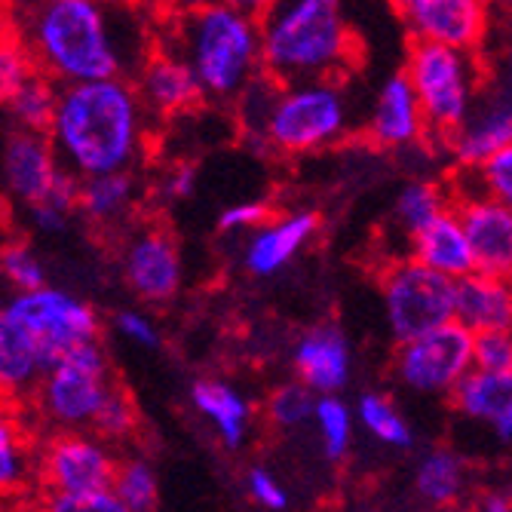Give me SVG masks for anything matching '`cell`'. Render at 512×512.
I'll use <instances>...</instances> for the list:
<instances>
[{
    "label": "cell",
    "mask_w": 512,
    "mask_h": 512,
    "mask_svg": "<svg viewBox=\"0 0 512 512\" xmlns=\"http://www.w3.org/2000/svg\"><path fill=\"white\" fill-rule=\"evenodd\" d=\"M13 34L37 74L59 86L126 80L151 56L138 16L99 0H43L13 10Z\"/></svg>",
    "instance_id": "6da1fadb"
},
{
    "label": "cell",
    "mask_w": 512,
    "mask_h": 512,
    "mask_svg": "<svg viewBox=\"0 0 512 512\" xmlns=\"http://www.w3.org/2000/svg\"><path fill=\"white\" fill-rule=\"evenodd\" d=\"M148 117L132 80L59 86L46 138L74 178L132 172L148 142Z\"/></svg>",
    "instance_id": "7a4b0ae2"
},
{
    "label": "cell",
    "mask_w": 512,
    "mask_h": 512,
    "mask_svg": "<svg viewBox=\"0 0 512 512\" xmlns=\"http://www.w3.org/2000/svg\"><path fill=\"white\" fill-rule=\"evenodd\" d=\"M261 74L279 86L338 80L350 65L356 37L338 0H283L258 16Z\"/></svg>",
    "instance_id": "3957f363"
},
{
    "label": "cell",
    "mask_w": 512,
    "mask_h": 512,
    "mask_svg": "<svg viewBox=\"0 0 512 512\" xmlns=\"http://www.w3.org/2000/svg\"><path fill=\"white\" fill-rule=\"evenodd\" d=\"M261 7L203 4L178 19L175 46H163L191 68L203 99L234 102L261 74Z\"/></svg>",
    "instance_id": "277c9868"
},
{
    "label": "cell",
    "mask_w": 512,
    "mask_h": 512,
    "mask_svg": "<svg viewBox=\"0 0 512 512\" xmlns=\"http://www.w3.org/2000/svg\"><path fill=\"white\" fill-rule=\"evenodd\" d=\"M353 129V108L341 80L279 86L264 123V142L279 154H313L338 145Z\"/></svg>",
    "instance_id": "5b68a950"
},
{
    "label": "cell",
    "mask_w": 512,
    "mask_h": 512,
    "mask_svg": "<svg viewBox=\"0 0 512 512\" xmlns=\"http://www.w3.org/2000/svg\"><path fill=\"white\" fill-rule=\"evenodd\" d=\"M402 74L424 111L427 135L442 138V142L470 114L482 83L479 56L433 43H411Z\"/></svg>",
    "instance_id": "8992f818"
},
{
    "label": "cell",
    "mask_w": 512,
    "mask_h": 512,
    "mask_svg": "<svg viewBox=\"0 0 512 512\" xmlns=\"http://www.w3.org/2000/svg\"><path fill=\"white\" fill-rule=\"evenodd\" d=\"M114 387L102 341H89L43 371L34 387V405L43 421L59 430H89Z\"/></svg>",
    "instance_id": "52a82bcc"
},
{
    "label": "cell",
    "mask_w": 512,
    "mask_h": 512,
    "mask_svg": "<svg viewBox=\"0 0 512 512\" xmlns=\"http://www.w3.org/2000/svg\"><path fill=\"white\" fill-rule=\"evenodd\" d=\"M4 310L16 322V329L34 344L43 371L74 347L99 341L102 332L96 307L56 286L16 292Z\"/></svg>",
    "instance_id": "ba28073f"
},
{
    "label": "cell",
    "mask_w": 512,
    "mask_h": 512,
    "mask_svg": "<svg viewBox=\"0 0 512 512\" xmlns=\"http://www.w3.org/2000/svg\"><path fill=\"white\" fill-rule=\"evenodd\" d=\"M381 298L396 344L454 322V283L411 258L393 261L381 276Z\"/></svg>",
    "instance_id": "9c48e42d"
},
{
    "label": "cell",
    "mask_w": 512,
    "mask_h": 512,
    "mask_svg": "<svg viewBox=\"0 0 512 512\" xmlns=\"http://www.w3.org/2000/svg\"><path fill=\"white\" fill-rule=\"evenodd\" d=\"M393 371L402 387L424 396H451V390L473 371V332L457 322L405 341L396 350Z\"/></svg>",
    "instance_id": "30bf717a"
},
{
    "label": "cell",
    "mask_w": 512,
    "mask_h": 512,
    "mask_svg": "<svg viewBox=\"0 0 512 512\" xmlns=\"http://www.w3.org/2000/svg\"><path fill=\"white\" fill-rule=\"evenodd\" d=\"M117 451L89 430H59L37 451V479L46 494L111 491Z\"/></svg>",
    "instance_id": "8fae6325"
},
{
    "label": "cell",
    "mask_w": 512,
    "mask_h": 512,
    "mask_svg": "<svg viewBox=\"0 0 512 512\" xmlns=\"http://www.w3.org/2000/svg\"><path fill=\"white\" fill-rule=\"evenodd\" d=\"M396 13L411 43H433L479 56L491 31V7L482 0H402Z\"/></svg>",
    "instance_id": "7c38bea8"
},
{
    "label": "cell",
    "mask_w": 512,
    "mask_h": 512,
    "mask_svg": "<svg viewBox=\"0 0 512 512\" xmlns=\"http://www.w3.org/2000/svg\"><path fill=\"white\" fill-rule=\"evenodd\" d=\"M123 276L135 298L148 304L172 301L184 283V261L178 243L157 227L135 234L123 252Z\"/></svg>",
    "instance_id": "4fadbf2b"
},
{
    "label": "cell",
    "mask_w": 512,
    "mask_h": 512,
    "mask_svg": "<svg viewBox=\"0 0 512 512\" xmlns=\"http://www.w3.org/2000/svg\"><path fill=\"white\" fill-rule=\"evenodd\" d=\"M460 169H476L497 151L512 148V105L509 89L479 92L470 114L445 138Z\"/></svg>",
    "instance_id": "5bb4252c"
},
{
    "label": "cell",
    "mask_w": 512,
    "mask_h": 512,
    "mask_svg": "<svg viewBox=\"0 0 512 512\" xmlns=\"http://www.w3.org/2000/svg\"><path fill=\"white\" fill-rule=\"evenodd\" d=\"M59 175H62V163L43 132L16 129L7 138L4 154H0V178H4V191L16 203L37 206L53 191Z\"/></svg>",
    "instance_id": "9a60e30c"
},
{
    "label": "cell",
    "mask_w": 512,
    "mask_h": 512,
    "mask_svg": "<svg viewBox=\"0 0 512 512\" xmlns=\"http://www.w3.org/2000/svg\"><path fill=\"white\" fill-rule=\"evenodd\" d=\"M292 365L298 384H304L313 396H338L353 375L350 341L332 322L313 325L295 341Z\"/></svg>",
    "instance_id": "2e32d148"
},
{
    "label": "cell",
    "mask_w": 512,
    "mask_h": 512,
    "mask_svg": "<svg viewBox=\"0 0 512 512\" xmlns=\"http://www.w3.org/2000/svg\"><path fill=\"white\" fill-rule=\"evenodd\" d=\"M457 221L467 234L470 252L476 258V273L509 279L512 270V206L497 200H460L454 203Z\"/></svg>",
    "instance_id": "e0dca14e"
},
{
    "label": "cell",
    "mask_w": 512,
    "mask_h": 512,
    "mask_svg": "<svg viewBox=\"0 0 512 512\" xmlns=\"http://www.w3.org/2000/svg\"><path fill=\"white\" fill-rule=\"evenodd\" d=\"M319 234V215L310 209H298L279 218H267L258 230H252L243 264L252 276H276L289 261Z\"/></svg>",
    "instance_id": "ac0fdd59"
},
{
    "label": "cell",
    "mask_w": 512,
    "mask_h": 512,
    "mask_svg": "<svg viewBox=\"0 0 512 512\" xmlns=\"http://www.w3.org/2000/svg\"><path fill=\"white\" fill-rule=\"evenodd\" d=\"M365 129H368L371 142L378 148H390V151L411 148L421 142V138H427L424 111L417 105L414 89L408 86L402 71L387 77L384 86L378 89Z\"/></svg>",
    "instance_id": "d6986e66"
},
{
    "label": "cell",
    "mask_w": 512,
    "mask_h": 512,
    "mask_svg": "<svg viewBox=\"0 0 512 512\" xmlns=\"http://www.w3.org/2000/svg\"><path fill=\"white\" fill-rule=\"evenodd\" d=\"M132 86L138 92V99H142L145 111L157 117H178L203 102V92L191 68L166 50H157L142 62L138 80Z\"/></svg>",
    "instance_id": "ffe728a7"
},
{
    "label": "cell",
    "mask_w": 512,
    "mask_h": 512,
    "mask_svg": "<svg viewBox=\"0 0 512 512\" xmlns=\"http://www.w3.org/2000/svg\"><path fill=\"white\" fill-rule=\"evenodd\" d=\"M408 258L451 279V283H460V279L476 273V258L470 252L467 234H463V227L457 221L454 203L408 240Z\"/></svg>",
    "instance_id": "44dd1931"
},
{
    "label": "cell",
    "mask_w": 512,
    "mask_h": 512,
    "mask_svg": "<svg viewBox=\"0 0 512 512\" xmlns=\"http://www.w3.org/2000/svg\"><path fill=\"white\" fill-rule=\"evenodd\" d=\"M454 322L467 332H509L512 325V289L509 279L473 273L454 283Z\"/></svg>",
    "instance_id": "7402d4cb"
},
{
    "label": "cell",
    "mask_w": 512,
    "mask_h": 512,
    "mask_svg": "<svg viewBox=\"0 0 512 512\" xmlns=\"http://www.w3.org/2000/svg\"><path fill=\"white\" fill-rule=\"evenodd\" d=\"M454 408L470 421L488 424L500 445L512 439V375H488V371H470L454 390Z\"/></svg>",
    "instance_id": "603a6c76"
},
{
    "label": "cell",
    "mask_w": 512,
    "mask_h": 512,
    "mask_svg": "<svg viewBox=\"0 0 512 512\" xmlns=\"http://www.w3.org/2000/svg\"><path fill=\"white\" fill-rule=\"evenodd\" d=\"M191 405L203 414L227 448H243L252 433V402L224 378H197L191 384Z\"/></svg>",
    "instance_id": "cb8c5ba5"
},
{
    "label": "cell",
    "mask_w": 512,
    "mask_h": 512,
    "mask_svg": "<svg viewBox=\"0 0 512 512\" xmlns=\"http://www.w3.org/2000/svg\"><path fill=\"white\" fill-rule=\"evenodd\" d=\"M43 375L34 344L16 329V322L0 307V402L25 399Z\"/></svg>",
    "instance_id": "d4e9b609"
},
{
    "label": "cell",
    "mask_w": 512,
    "mask_h": 512,
    "mask_svg": "<svg viewBox=\"0 0 512 512\" xmlns=\"http://www.w3.org/2000/svg\"><path fill=\"white\" fill-rule=\"evenodd\" d=\"M37 476V448L34 439L7 402H0V497L19 494Z\"/></svg>",
    "instance_id": "484cf974"
},
{
    "label": "cell",
    "mask_w": 512,
    "mask_h": 512,
    "mask_svg": "<svg viewBox=\"0 0 512 512\" xmlns=\"http://www.w3.org/2000/svg\"><path fill=\"white\" fill-rule=\"evenodd\" d=\"M414 485L430 506L448 509L463 500L470 488L467 460L451 448H430L414 470Z\"/></svg>",
    "instance_id": "4316f807"
},
{
    "label": "cell",
    "mask_w": 512,
    "mask_h": 512,
    "mask_svg": "<svg viewBox=\"0 0 512 512\" xmlns=\"http://www.w3.org/2000/svg\"><path fill=\"white\" fill-rule=\"evenodd\" d=\"M138 197V181L132 172H111V175H96L80 181V203L86 218L92 221H117L123 218Z\"/></svg>",
    "instance_id": "83f0119b"
},
{
    "label": "cell",
    "mask_w": 512,
    "mask_h": 512,
    "mask_svg": "<svg viewBox=\"0 0 512 512\" xmlns=\"http://www.w3.org/2000/svg\"><path fill=\"white\" fill-rule=\"evenodd\" d=\"M111 494L120 500L126 512H154L160 500V482H157L154 463L142 454L120 457L114 482H111Z\"/></svg>",
    "instance_id": "f1b7e54d"
},
{
    "label": "cell",
    "mask_w": 512,
    "mask_h": 512,
    "mask_svg": "<svg viewBox=\"0 0 512 512\" xmlns=\"http://www.w3.org/2000/svg\"><path fill=\"white\" fill-rule=\"evenodd\" d=\"M353 417L387 448L405 451L414 445V430L405 421V414L381 393H362L356 408H353Z\"/></svg>",
    "instance_id": "f546056e"
},
{
    "label": "cell",
    "mask_w": 512,
    "mask_h": 512,
    "mask_svg": "<svg viewBox=\"0 0 512 512\" xmlns=\"http://www.w3.org/2000/svg\"><path fill=\"white\" fill-rule=\"evenodd\" d=\"M56 96L59 86L53 80H46L43 74L28 77L22 86H16L7 96V108L22 132H43L50 129L53 111H56Z\"/></svg>",
    "instance_id": "4dcf8cb0"
},
{
    "label": "cell",
    "mask_w": 512,
    "mask_h": 512,
    "mask_svg": "<svg viewBox=\"0 0 512 512\" xmlns=\"http://www.w3.org/2000/svg\"><path fill=\"white\" fill-rule=\"evenodd\" d=\"M313 424H316L319 445H322L325 457L338 463L350 454L356 417H353V408L341 396H316Z\"/></svg>",
    "instance_id": "1f68e13d"
},
{
    "label": "cell",
    "mask_w": 512,
    "mask_h": 512,
    "mask_svg": "<svg viewBox=\"0 0 512 512\" xmlns=\"http://www.w3.org/2000/svg\"><path fill=\"white\" fill-rule=\"evenodd\" d=\"M445 209H451V200L433 181H411L399 191L393 203V218L402 227V234L411 240L417 230H424L433 218H439Z\"/></svg>",
    "instance_id": "d6a6232c"
},
{
    "label": "cell",
    "mask_w": 512,
    "mask_h": 512,
    "mask_svg": "<svg viewBox=\"0 0 512 512\" xmlns=\"http://www.w3.org/2000/svg\"><path fill=\"white\" fill-rule=\"evenodd\" d=\"M313 405H316V396L304 384L289 381V384H279L276 390H270V396L264 402V414L279 430H298L313 421Z\"/></svg>",
    "instance_id": "836d02e7"
},
{
    "label": "cell",
    "mask_w": 512,
    "mask_h": 512,
    "mask_svg": "<svg viewBox=\"0 0 512 512\" xmlns=\"http://www.w3.org/2000/svg\"><path fill=\"white\" fill-rule=\"evenodd\" d=\"M138 424H142V414H138V405L135 399L117 384L114 393L105 399L102 411L96 414V421H92V433H96L102 442L114 445V442H126L138 433Z\"/></svg>",
    "instance_id": "e575fe53"
},
{
    "label": "cell",
    "mask_w": 512,
    "mask_h": 512,
    "mask_svg": "<svg viewBox=\"0 0 512 512\" xmlns=\"http://www.w3.org/2000/svg\"><path fill=\"white\" fill-rule=\"evenodd\" d=\"M0 273H4V279L16 292H34L46 286V267L40 255L22 240L0 249Z\"/></svg>",
    "instance_id": "d590c367"
},
{
    "label": "cell",
    "mask_w": 512,
    "mask_h": 512,
    "mask_svg": "<svg viewBox=\"0 0 512 512\" xmlns=\"http://www.w3.org/2000/svg\"><path fill=\"white\" fill-rule=\"evenodd\" d=\"M467 172L479 181L476 197H488L503 206L512 203V148L497 151L494 157H488L485 163H479L476 169H467Z\"/></svg>",
    "instance_id": "8d00e7d4"
},
{
    "label": "cell",
    "mask_w": 512,
    "mask_h": 512,
    "mask_svg": "<svg viewBox=\"0 0 512 512\" xmlns=\"http://www.w3.org/2000/svg\"><path fill=\"white\" fill-rule=\"evenodd\" d=\"M473 368L488 375H512V335L482 332L473 335Z\"/></svg>",
    "instance_id": "74e56055"
},
{
    "label": "cell",
    "mask_w": 512,
    "mask_h": 512,
    "mask_svg": "<svg viewBox=\"0 0 512 512\" xmlns=\"http://www.w3.org/2000/svg\"><path fill=\"white\" fill-rule=\"evenodd\" d=\"M34 74H37V68H34L28 50L22 46V40L13 31L0 28V83H4L7 96Z\"/></svg>",
    "instance_id": "f35d334b"
},
{
    "label": "cell",
    "mask_w": 512,
    "mask_h": 512,
    "mask_svg": "<svg viewBox=\"0 0 512 512\" xmlns=\"http://www.w3.org/2000/svg\"><path fill=\"white\" fill-rule=\"evenodd\" d=\"M40 512H126L111 491L89 494H43Z\"/></svg>",
    "instance_id": "ab89813d"
},
{
    "label": "cell",
    "mask_w": 512,
    "mask_h": 512,
    "mask_svg": "<svg viewBox=\"0 0 512 512\" xmlns=\"http://www.w3.org/2000/svg\"><path fill=\"white\" fill-rule=\"evenodd\" d=\"M246 491L267 512H286L289 509V491H286V485L279 482L273 473H267L264 467H252L246 473Z\"/></svg>",
    "instance_id": "60d3db41"
},
{
    "label": "cell",
    "mask_w": 512,
    "mask_h": 512,
    "mask_svg": "<svg viewBox=\"0 0 512 512\" xmlns=\"http://www.w3.org/2000/svg\"><path fill=\"white\" fill-rule=\"evenodd\" d=\"M114 329H117L120 338H126L129 344L142 347V350H154L163 341L157 322L148 313H142V310H120L114 316Z\"/></svg>",
    "instance_id": "b9f144b4"
},
{
    "label": "cell",
    "mask_w": 512,
    "mask_h": 512,
    "mask_svg": "<svg viewBox=\"0 0 512 512\" xmlns=\"http://www.w3.org/2000/svg\"><path fill=\"white\" fill-rule=\"evenodd\" d=\"M267 218H270L267 203L249 200V203H234V206H227V209L221 212V218H218V227L227 230V234H252V230H258Z\"/></svg>",
    "instance_id": "7bdbcfd3"
},
{
    "label": "cell",
    "mask_w": 512,
    "mask_h": 512,
    "mask_svg": "<svg viewBox=\"0 0 512 512\" xmlns=\"http://www.w3.org/2000/svg\"><path fill=\"white\" fill-rule=\"evenodd\" d=\"M194 191H197V169L191 163H175L166 169V175L160 181V194L169 203L188 200V197H194Z\"/></svg>",
    "instance_id": "ee69618b"
},
{
    "label": "cell",
    "mask_w": 512,
    "mask_h": 512,
    "mask_svg": "<svg viewBox=\"0 0 512 512\" xmlns=\"http://www.w3.org/2000/svg\"><path fill=\"white\" fill-rule=\"evenodd\" d=\"M28 215H31V224L40 230V234H59V230H65V224H68V215L50 203L28 206Z\"/></svg>",
    "instance_id": "f6af8a7d"
},
{
    "label": "cell",
    "mask_w": 512,
    "mask_h": 512,
    "mask_svg": "<svg viewBox=\"0 0 512 512\" xmlns=\"http://www.w3.org/2000/svg\"><path fill=\"white\" fill-rule=\"evenodd\" d=\"M476 512H512V503H509L506 491H488V494L479 500Z\"/></svg>",
    "instance_id": "bcb514c9"
},
{
    "label": "cell",
    "mask_w": 512,
    "mask_h": 512,
    "mask_svg": "<svg viewBox=\"0 0 512 512\" xmlns=\"http://www.w3.org/2000/svg\"><path fill=\"white\" fill-rule=\"evenodd\" d=\"M7 102V89H4V83H0V105Z\"/></svg>",
    "instance_id": "7dc6e473"
},
{
    "label": "cell",
    "mask_w": 512,
    "mask_h": 512,
    "mask_svg": "<svg viewBox=\"0 0 512 512\" xmlns=\"http://www.w3.org/2000/svg\"><path fill=\"white\" fill-rule=\"evenodd\" d=\"M4 16H7V7H4V4H0V22H4Z\"/></svg>",
    "instance_id": "c3c4849f"
}]
</instances>
